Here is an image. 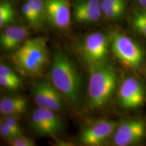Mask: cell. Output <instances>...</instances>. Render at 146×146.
<instances>
[{
    "mask_svg": "<svg viewBox=\"0 0 146 146\" xmlns=\"http://www.w3.org/2000/svg\"><path fill=\"white\" fill-rule=\"evenodd\" d=\"M0 133H1V135L3 138L8 140V141H10V139L20 135L13 130L12 128L9 127L3 120H1V123H0Z\"/></svg>",
    "mask_w": 146,
    "mask_h": 146,
    "instance_id": "cell-21",
    "label": "cell"
},
{
    "mask_svg": "<svg viewBox=\"0 0 146 146\" xmlns=\"http://www.w3.org/2000/svg\"><path fill=\"white\" fill-rule=\"evenodd\" d=\"M146 137V123L143 120L131 119L118 124L113 135V143L117 146L138 143Z\"/></svg>",
    "mask_w": 146,
    "mask_h": 146,
    "instance_id": "cell-6",
    "label": "cell"
},
{
    "mask_svg": "<svg viewBox=\"0 0 146 146\" xmlns=\"http://www.w3.org/2000/svg\"><path fill=\"white\" fill-rule=\"evenodd\" d=\"M72 14L74 21L77 23H96L102 15L101 0H74Z\"/></svg>",
    "mask_w": 146,
    "mask_h": 146,
    "instance_id": "cell-12",
    "label": "cell"
},
{
    "mask_svg": "<svg viewBox=\"0 0 146 146\" xmlns=\"http://www.w3.org/2000/svg\"><path fill=\"white\" fill-rule=\"evenodd\" d=\"M22 12H23L24 16L26 18L27 22L31 25L34 27H38L41 25L37 17H36L35 13L31 7L28 3L26 2L22 5Z\"/></svg>",
    "mask_w": 146,
    "mask_h": 146,
    "instance_id": "cell-19",
    "label": "cell"
},
{
    "mask_svg": "<svg viewBox=\"0 0 146 146\" xmlns=\"http://www.w3.org/2000/svg\"><path fill=\"white\" fill-rule=\"evenodd\" d=\"M3 120L9 127L12 128L16 132H17L18 134H22L21 128L20 127L19 124L18 123V121L16 119L15 116H6V117H5Z\"/></svg>",
    "mask_w": 146,
    "mask_h": 146,
    "instance_id": "cell-24",
    "label": "cell"
},
{
    "mask_svg": "<svg viewBox=\"0 0 146 146\" xmlns=\"http://www.w3.org/2000/svg\"><path fill=\"white\" fill-rule=\"evenodd\" d=\"M129 23L133 31L146 38V8L133 10L129 17Z\"/></svg>",
    "mask_w": 146,
    "mask_h": 146,
    "instance_id": "cell-16",
    "label": "cell"
},
{
    "mask_svg": "<svg viewBox=\"0 0 146 146\" xmlns=\"http://www.w3.org/2000/svg\"><path fill=\"white\" fill-rule=\"evenodd\" d=\"M31 91L35 102L40 108L57 112L64 107L63 96L48 81H41L34 83Z\"/></svg>",
    "mask_w": 146,
    "mask_h": 146,
    "instance_id": "cell-8",
    "label": "cell"
},
{
    "mask_svg": "<svg viewBox=\"0 0 146 146\" xmlns=\"http://www.w3.org/2000/svg\"><path fill=\"white\" fill-rule=\"evenodd\" d=\"M47 19L60 30L68 29L70 25V7L68 0H43Z\"/></svg>",
    "mask_w": 146,
    "mask_h": 146,
    "instance_id": "cell-11",
    "label": "cell"
},
{
    "mask_svg": "<svg viewBox=\"0 0 146 146\" xmlns=\"http://www.w3.org/2000/svg\"><path fill=\"white\" fill-rule=\"evenodd\" d=\"M12 60L22 75L29 77L41 75L48 62L45 39L36 37L25 40L12 54Z\"/></svg>",
    "mask_w": 146,
    "mask_h": 146,
    "instance_id": "cell-2",
    "label": "cell"
},
{
    "mask_svg": "<svg viewBox=\"0 0 146 146\" xmlns=\"http://www.w3.org/2000/svg\"><path fill=\"white\" fill-rule=\"evenodd\" d=\"M110 36L95 32L85 36L80 47V53L89 68L100 66L107 62Z\"/></svg>",
    "mask_w": 146,
    "mask_h": 146,
    "instance_id": "cell-5",
    "label": "cell"
},
{
    "mask_svg": "<svg viewBox=\"0 0 146 146\" xmlns=\"http://www.w3.org/2000/svg\"><path fill=\"white\" fill-rule=\"evenodd\" d=\"M89 104L99 108L106 104L114 94L117 84V74L113 66L106 62L89 68Z\"/></svg>",
    "mask_w": 146,
    "mask_h": 146,
    "instance_id": "cell-3",
    "label": "cell"
},
{
    "mask_svg": "<svg viewBox=\"0 0 146 146\" xmlns=\"http://www.w3.org/2000/svg\"><path fill=\"white\" fill-rule=\"evenodd\" d=\"M0 76L10 78L12 79L16 80V81H21L19 76L16 74L15 72L12 68H10L8 66L3 64H1V65H0Z\"/></svg>",
    "mask_w": 146,
    "mask_h": 146,
    "instance_id": "cell-23",
    "label": "cell"
},
{
    "mask_svg": "<svg viewBox=\"0 0 146 146\" xmlns=\"http://www.w3.org/2000/svg\"><path fill=\"white\" fill-rule=\"evenodd\" d=\"M0 85L1 87L10 90H16L21 86V81H16L10 78L0 76Z\"/></svg>",
    "mask_w": 146,
    "mask_h": 146,
    "instance_id": "cell-22",
    "label": "cell"
},
{
    "mask_svg": "<svg viewBox=\"0 0 146 146\" xmlns=\"http://www.w3.org/2000/svg\"><path fill=\"white\" fill-rule=\"evenodd\" d=\"M8 143L12 146H34L35 145L33 140L27 137L23 136L22 134L10 139L8 141Z\"/></svg>",
    "mask_w": 146,
    "mask_h": 146,
    "instance_id": "cell-20",
    "label": "cell"
},
{
    "mask_svg": "<svg viewBox=\"0 0 146 146\" xmlns=\"http://www.w3.org/2000/svg\"><path fill=\"white\" fill-rule=\"evenodd\" d=\"M27 107L26 98L21 96L4 97L0 100V111L5 116H16L25 112Z\"/></svg>",
    "mask_w": 146,
    "mask_h": 146,
    "instance_id": "cell-14",
    "label": "cell"
},
{
    "mask_svg": "<svg viewBox=\"0 0 146 146\" xmlns=\"http://www.w3.org/2000/svg\"><path fill=\"white\" fill-rule=\"evenodd\" d=\"M27 36L28 31L25 27L16 25L7 27L0 36L1 46L6 51L15 50L26 39Z\"/></svg>",
    "mask_w": 146,
    "mask_h": 146,
    "instance_id": "cell-13",
    "label": "cell"
},
{
    "mask_svg": "<svg viewBox=\"0 0 146 146\" xmlns=\"http://www.w3.org/2000/svg\"><path fill=\"white\" fill-rule=\"evenodd\" d=\"M27 2L30 5L33 10L35 13L38 20L41 24H42L45 19H47L44 1L43 0H27Z\"/></svg>",
    "mask_w": 146,
    "mask_h": 146,
    "instance_id": "cell-18",
    "label": "cell"
},
{
    "mask_svg": "<svg viewBox=\"0 0 146 146\" xmlns=\"http://www.w3.org/2000/svg\"><path fill=\"white\" fill-rule=\"evenodd\" d=\"M118 102L123 108L134 109L141 106L145 101V92L142 83L137 78L127 77L118 89Z\"/></svg>",
    "mask_w": 146,
    "mask_h": 146,
    "instance_id": "cell-9",
    "label": "cell"
},
{
    "mask_svg": "<svg viewBox=\"0 0 146 146\" xmlns=\"http://www.w3.org/2000/svg\"><path fill=\"white\" fill-rule=\"evenodd\" d=\"M128 0H101L102 14L110 21H118L125 15Z\"/></svg>",
    "mask_w": 146,
    "mask_h": 146,
    "instance_id": "cell-15",
    "label": "cell"
},
{
    "mask_svg": "<svg viewBox=\"0 0 146 146\" xmlns=\"http://www.w3.org/2000/svg\"><path fill=\"white\" fill-rule=\"evenodd\" d=\"M118 124L111 120H100L92 123L81 133L79 140L85 145L97 146L102 145L114 133Z\"/></svg>",
    "mask_w": 146,
    "mask_h": 146,
    "instance_id": "cell-10",
    "label": "cell"
},
{
    "mask_svg": "<svg viewBox=\"0 0 146 146\" xmlns=\"http://www.w3.org/2000/svg\"><path fill=\"white\" fill-rule=\"evenodd\" d=\"M31 126L35 132L43 136H56L62 131L63 125L54 111L39 107L34 110Z\"/></svg>",
    "mask_w": 146,
    "mask_h": 146,
    "instance_id": "cell-7",
    "label": "cell"
},
{
    "mask_svg": "<svg viewBox=\"0 0 146 146\" xmlns=\"http://www.w3.org/2000/svg\"><path fill=\"white\" fill-rule=\"evenodd\" d=\"M139 8H146V0H135Z\"/></svg>",
    "mask_w": 146,
    "mask_h": 146,
    "instance_id": "cell-25",
    "label": "cell"
},
{
    "mask_svg": "<svg viewBox=\"0 0 146 146\" xmlns=\"http://www.w3.org/2000/svg\"><path fill=\"white\" fill-rule=\"evenodd\" d=\"M53 85L64 98L78 108L82 100L81 78L76 66L64 53L56 50L53 56L50 70Z\"/></svg>",
    "mask_w": 146,
    "mask_h": 146,
    "instance_id": "cell-1",
    "label": "cell"
},
{
    "mask_svg": "<svg viewBox=\"0 0 146 146\" xmlns=\"http://www.w3.org/2000/svg\"><path fill=\"white\" fill-rule=\"evenodd\" d=\"M15 12L13 6L8 1H1L0 4V27L8 26L14 21Z\"/></svg>",
    "mask_w": 146,
    "mask_h": 146,
    "instance_id": "cell-17",
    "label": "cell"
},
{
    "mask_svg": "<svg viewBox=\"0 0 146 146\" xmlns=\"http://www.w3.org/2000/svg\"><path fill=\"white\" fill-rule=\"evenodd\" d=\"M113 54L125 66L138 70L145 60V52L137 42L123 33L114 31L110 35Z\"/></svg>",
    "mask_w": 146,
    "mask_h": 146,
    "instance_id": "cell-4",
    "label": "cell"
}]
</instances>
